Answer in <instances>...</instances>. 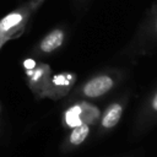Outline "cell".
<instances>
[{"instance_id":"cell-3","label":"cell","mask_w":157,"mask_h":157,"mask_svg":"<svg viewBox=\"0 0 157 157\" xmlns=\"http://www.w3.org/2000/svg\"><path fill=\"white\" fill-rule=\"evenodd\" d=\"M64 40V33L60 29H54L53 32H50L40 43V49L45 53L53 52L54 49H56L58 47L61 45Z\"/></svg>"},{"instance_id":"cell-6","label":"cell","mask_w":157,"mask_h":157,"mask_svg":"<svg viewBox=\"0 0 157 157\" xmlns=\"http://www.w3.org/2000/svg\"><path fill=\"white\" fill-rule=\"evenodd\" d=\"M66 123L70 125V126H77L80 124H82V120H81V108L80 105H75V107H71L67 112H66Z\"/></svg>"},{"instance_id":"cell-8","label":"cell","mask_w":157,"mask_h":157,"mask_svg":"<svg viewBox=\"0 0 157 157\" xmlns=\"http://www.w3.org/2000/svg\"><path fill=\"white\" fill-rule=\"evenodd\" d=\"M152 107H153V109L157 110V94H156V97H155L153 101H152Z\"/></svg>"},{"instance_id":"cell-9","label":"cell","mask_w":157,"mask_h":157,"mask_svg":"<svg viewBox=\"0 0 157 157\" xmlns=\"http://www.w3.org/2000/svg\"><path fill=\"white\" fill-rule=\"evenodd\" d=\"M1 36H2V31H1V28H0V43H1Z\"/></svg>"},{"instance_id":"cell-7","label":"cell","mask_w":157,"mask_h":157,"mask_svg":"<svg viewBox=\"0 0 157 157\" xmlns=\"http://www.w3.org/2000/svg\"><path fill=\"white\" fill-rule=\"evenodd\" d=\"M25 66H26L27 69H32V67L34 66V61L28 59V60H26V61H25Z\"/></svg>"},{"instance_id":"cell-2","label":"cell","mask_w":157,"mask_h":157,"mask_svg":"<svg viewBox=\"0 0 157 157\" xmlns=\"http://www.w3.org/2000/svg\"><path fill=\"white\" fill-rule=\"evenodd\" d=\"M25 18H26V12L22 11V10L9 13L0 22V28H1L2 33H7V32L17 28L25 21Z\"/></svg>"},{"instance_id":"cell-4","label":"cell","mask_w":157,"mask_h":157,"mask_svg":"<svg viewBox=\"0 0 157 157\" xmlns=\"http://www.w3.org/2000/svg\"><path fill=\"white\" fill-rule=\"evenodd\" d=\"M121 112H123V108L120 104L110 105L102 119V125L104 128H113L114 125H117V123L121 117Z\"/></svg>"},{"instance_id":"cell-1","label":"cell","mask_w":157,"mask_h":157,"mask_svg":"<svg viewBox=\"0 0 157 157\" xmlns=\"http://www.w3.org/2000/svg\"><path fill=\"white\" fill-rule=\"evenodd\" d=\"M112 87L113 80L109 76H99L88 81L83 87V92L87 97H98L108 92Z\"/></svg>"},{"instance_id":"cell-5","label":"cell","mask_w":157,"mask_h":157,"mask_svg":"<svg viewBox=\"0 0 157 157\" xmlns=\"http://www.w3.org/2000/svg\"><path fill=\"white\" fill-rule=\"evenodd\" d=\"M88 131H90V128L87 124H80L77 126H75V129L72 130L71 135H70V141L71 144L74 145H80L81 142L85 141V139L87 137L88 135Z\"/></svg>"}]
</instances>
